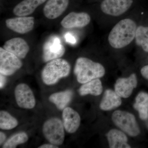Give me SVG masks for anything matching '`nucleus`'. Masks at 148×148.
I'll use <instances>...</instances> for the list:
<instances>
[{"label": "nucleus", "mask_w": 148, "mask_h": 148, "mask_svg": "<svg viewBox=\"0 0 148 148\" xmlns=\"http://www.w3.org/2000/svg\"><path fill=\"white\" fill-rule=\"evenodd\" d=\"M137 27L135 21L130 18H125L114 26L109 34L110 45L116 49L129 45L135 38Z\"/></svg>", "instance_id": "nucleus-1"}, {"label": "nucleus", "mask_w": 148, "mask_h": 148, "mask_svg": "<svg viewBox=\"0 0 148 148\" xmlns=\"http://www.w3.org/2000/svg\"><path fill=\"white\" fill-rule=\"evenodd\" d=\"M135 42L145 52H148V27H137L135 36Z\"/></svg>", "instance_id": "nucleus-22"}, {"label": "nucleus", "mask_w": 148, "mask_h": 148, "mask_svg": "<svg viewBox=\"0 0 148 148\" xmlns=\"http://www.w3.org/2000/svg\"><path fill=\"white\" fill-rule=\"evenodd\" d=\"M107 136L110 148H131L127 143V136L123 131L116 129H112L108 132Z\"/></svg>", "instance_id": "nucleus-17"}, {"label": "nucleus", "mask_w": 148, "mask_h": 148, "mask_svg": "<svg viewBox=\"0 0 148 148\" xmlns=\"http://www.w3.org/2000/svg\"><path fill=\"white\" fill-rule=\"evenodd\" d=\"M74 72L78 82L83 84L102 77L105 75L106 70L100 63L86 57H79L76 61Z\"/></svg>", "instance_id": "nucleus-2"}, {"label": "nucleus", "mask_w": 148, "mask_h": 148, "mask_svg": "<svg viewBox=\"0 0 148 148\" xmlns=\"http://www.w3.org/2000/svg\"><path fill=\"white\" fill-rule=\"evenodd\" d=\"M6 136L5 134L3 132H0V145H1L5 141Z\"/></svg>", "instance_id": "nucleus-29"}, {"label": "nucleus", "mask_w": 148, "mask_h": 148, "mask_svg": "<svg viewBox=\"0 0 148 148\" xmlns=\"http://www.w3.org/2000/svg\"><path fill=\"white\" fill-rule=\"evenodd\" d=\"M58 148V146L53 145V144H47L43 145L40 146L38 148Z\"/></svg>", "instance_id": "nucleus-28"}, {"label": "nucleus", "mask_w": 148, "mask_h": 148, "mask_svg": "<svg viewBox=\"0 0 148 148\" xmlns=\"http://www.w3.org/2000/svg\"><path fill=\"white\" fill-rule=\"evenodd\" d=\"M90 16L86 12H71L69 13L61 21V25L66 29L81 28L89 24Z\"/></svg>", "instance_id": "nucleus-11"}, {"label": "nucleus", "mask_w": 148, "mask_h": 148, "mask_svg": "<svg viewBox=\"0 0 148 148\" xmlns=\"http://www.w3.org/2000/svg\"><path fill=\"white\" fill-rule=\"evenodd\" d=\"M63 122L57 118H52L45 123L42 132L45 137L50 144L56 146L63 144L65 139Z\"/></svg>", "instance_id": "nucleus-5"}, {"label": "nucleus", "mask_w": 148, "mask_h": 148, "mask_svg": "<svg viewBox=\"0 0 148 148\" xmlns=\"http://www.w3.org/2000/svg\"><path fill=\"white\" fill-rule=\"evenodd\" d=\"M121 97L115 91L108 89L105 91L100 104V108L103 111H110L118 108L121 105Z\"/></svg>", "instance_id": "nucleus-18"}, {"label": "nucleus", "mask_w": 148, "mask_h": 148, "mask_svg": "<svg viewBox=\"0 0 148 148\" xmlns=\"http://www.w3.org/2000/svg\"><path fill=\"white\" fill-rule=\"evenodd\" d=\"M14 95L16 103L20 108L31 109L36 106V99L33 91L25 84H20L16 86Z\"/></svg>", "instance_id": "nucleus-9"}, {"label": "nucleus", "mask_w": 148, "mask_h": 148, "mask_svg": "<svg viewBox=\"0 0 148 148\" xmlns=\"http://www.w3.org/2000/svg\"><path fill=\"white\" fill-rule=\"evenodd\" d=\"M133 107L138 111L141 119H147L148 118V93L145 92L138 93L135 98Z\"/></svg>", "instance_id": "nucleus-20"}, {"label": "nucleus", "mask_w": 148, "mask_h": 148, "mask_svg": "<svg viewBox=\"0 0 148 148\" xmlns=\"http://www.w3.org/2000/svg\"><path fill=\"white\" fill-rule=\"evenodd\" d=\"M65 40L67 42L71 44H75L76 42L75 38L72 34L69 33H66L64 36Z\"/></svg>", "instance_id": "nucleus-25"}, {"label": "nucleus", "mask_w": 148, "mask_h": 148, "mask_svg": "<svg viewBox=\"0 0 148 148\" xmlns=\"http://www.w3.org/2000/svg\"><path fill=\"white\" fill-rule=\"evenodd\" d=\"M137 85V76L132 73L128 77L120 78L117 80L114 85L115 91L121 98H128Z\"/></svg>", "instance_id": "nucleus-12"}, {"label": "nucleus", "mask_w": 148, "mask_h": 148, "mask_svg": "<svg viewBox=\"0 0 148 148\" xmlns=\"http://www.w3.org/2000/svg\"><path fill=\"white\" fill-rule=\"evenodd\" d=\"M71 66L66 60L58 58L49 61L43 69L42 79L45 84L51 85L62 78L68 76Z\"/></svg>", "instance_id": "nucleus-3"}, {"label": "nucleus", "mask_w": 148, "mask_h": 148, "mask_svg": "<svg viewBox=\"0 0 148 148\" xmlns=\"http://www.w3.org/2000/svg\"><path fill=\"white\" fill-rule=\"evenodd\" d=\"M103 90L101 80L96 79L83 84L79 89V92L82 96L90 94L94 96L101 95Z\"/></svg>", "instance_id": "nucleus-19"}, {"label": "nucleus", "mask_w": 148, "mask_h": 148, "mask_svg": "<svg viewBox=\"0 0 148 148\" xmlns=\"http://www.w3.org/2000/svg\"><path fill=\"white\" fill-rule=\"evenodd\" d=\"M18 124L16 118L10 115L7 112H0V128L3 130H10L13 129Z\"/></svg>", "instance_id": "nucleus-23"}, {"label": "nucleus", "mask_w": 148, "mask_h": 148, "mask_svg": "<svg viewBox=\"0 0 148 148\" xmlns=\"http://www.w3.org/2000/svg\"><path fill=\"white\" fill-rule=\"evenodd\" d=\"M22 63L16 55L0 48V73L5 76L13 75L21 68Z\"/></svg>", "instance_id": "nucleus-6"}, {"label": "nucleus", "mask_w": 148, "mask_h": 148, "mask_svg": "<svg viewBox=\"0 0 148 148\" xmlns=\"http://www.w3.org/2000/svg\"><path fill=\"white\" fill-rule=\"evenodd\" d=\"M3 48L21 59L26 57L29 51V47L27 42L20 38H14L8 40L5 43Z\"/></svg>", "instance_id": "nucleus-14"}, {"label": "nucleus", "mask_w": 148, "mask_h": 148, "mask_svg": "<svg viewBox=\"0 0 148 148\" xmlns=\"http://www.w3.org/2000/svg\"><path fill=\"white\" fill-rule=\"evenodd\" d=\"M73 92L72 90L56 92L49 96V100L53 103L59 110H64L70 103L73 97Z\"/></svg>", "instance_id": "nucleus-21"}, {"label": "nucleus", "mask_w": 148, "mask_h": 148, "mask_svg": "<svg viewBox=\"0 0 148 148\" xmlns=\"http://www.w3.org/2000/svg\"><path fill=\"white\" fill-rule=\"evenodd\" d=\"M69 5V0H48L43 8L46 18L55 19L66 11Z\"/></svg>", "instance_id": "nucleus-13"}, {"label": "nucleus", "mask_w": 148, "mask_h": 148, "mask_svg": "<svg viewBox=\"0 0 148 148\" xmlns=\"http://www.w3.org/2000/svg\"><path fill=\"white\" fill-rule=\"evenodd\" d=\"M63 124L64 128L69 133L76 132L80 126L81 118L79 114L73 109L66 107L62 113Z\"/></svg>", "instance_id": "nucleus-15"}, {"label": "nucleus", "mask_w": 148, "mask_h": 148, "mask_svg": "<svg viewBox=\"0 0 148 148\" xmlns=\"http://www.w3.org/2000/svg\"><path fill=\"white\" fill-rule=\"evenodd\" d=\"M114 123L123 131L131 137H136L140 133L135 116L126 111L117 110L112 115Z\"/></svg>", "instance_id": "nucleus-4"}, {"label": "nucleus", "mask_w": 148, "mask_h": 148, "mask_svg": "<svg viewBox=\"0 0 148 148\" xmlns=\"http://www.w3.org/2000/svg\"><path fill=\"white\" fill-rule=\"evenodd\" d=\"M132 0H104L101 5L102 12L112 16H119L131 7Z\"/></svg>", "instance_id": "nucleus-8"}, {"label": "nucleus", "mask_w": 148, "mask_h": 148, "mask_svg": "<svg viewBox=\"0 0 148 148\" xmlns=\"http://www.w3.org/2000/svg\"><path fill=\"white\" fill-rule=\"evenodd\" d=\"M28 140V136L24 132L16 133L10 137L4 144L3 148H14L16 146L26 143Z\"/></svg>", "instance_id": "nucleus-24"}, {"label": "nucleus", "mask_w": 148, "mask_h": 148, "mask_svg": "<svg viewBox=\"0 0 148 148\" xmlns=\"http://www.w3.org/2000/svg\"><path fill=\"white\" fill-rule=\"evenodd\" d=\"M47 0H23L16 5L13 9L14 15L27 16L32 14L36 9L45 2Z\"/></svg>", "instance_id": "nucleus-16"}, {"label": "nucleus", "mask_w": 148, "mask_h": 148, "mask_svg": "<svg viewBox=\"0 0 148 148\" xmlns=\"http://www.w3.org/2000/svg\"><path fill=\"white\" fill-rule=\"evenodd\" d=\"M6 82L5 76L1 74L0 75V88H2L4 86Z\"/></svg>", "instance_id": "nucleus-27"}, {"label": "nucleus", "mask_w": 148, "mask_h": 148, "mask_svg": "<svg viewBox=\"0 0 148 148\" xmlns=\"http://www.w3.org/2000/svg\"><path fill=\"white\" fill-rule=\"evenodd\" d=\"M140 72L142 76L146 79L148 80V65L143 66Z\"/></svg>", "instance_id": "nucleus-26"}, {"label": "nucleus", "mask_w": 148, "mask_h": 148, "mask_svg": "<svg viewBox=\"0 0 148 148\" xmlns=\"http://www.w3.org/2000/svg\"><path fill=\"white\" fill-rule=\"evenodd\" d=\"M34 24V18L33 16H18L5 21L6 26L9 29L22 34L32 31Z\"/></svg>", "instance_id": "nucleus-10"}, {"label": "nucleus", "mask_w": 148, "mask_h": 148, "mask_svg": "<svg viewBox=\"0 0 148 148\" xmlns=\"http://www.w3.org/2000/svg\"><path fill=\"white\" fill-rule=\"evenodd\" d=\"M65 48L60 38L53 36L49 38L43 47V58L45 62L61 58L64 55Z\"/></svg>", "instance_id": "nucleus-7"}]
</instances>
